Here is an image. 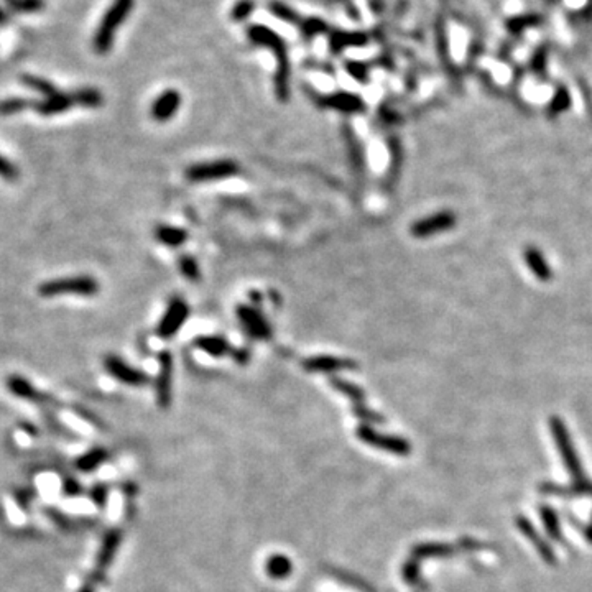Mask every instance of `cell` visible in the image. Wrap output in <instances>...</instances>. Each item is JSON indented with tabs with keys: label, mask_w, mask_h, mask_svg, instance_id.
Wrapping results in <instances>:
<instances>
[{
	"label": "cell",
	"mask_w": 592,
	"mask_h": 592,
	"mask_svg": "<svg viewBox=\"0 0 592 592\" xmlns=\"http://www.w3.org/2000/svg\"><path fill=\"white\" fill-rule=\"evenodd\" d=\"M568 107H569V94H568V91L559 89L558 94L555 96V99L551 100L550 111L553 114H559V112H563L564 109H568Z\"/></svg>",
	"instance_id": "cell-39"
},
{
	"label": "cell",
	"mask_w": 592,
	"mask_h": 592,
	"mask_svg": "<svg viewBox=\"0 0 592 592\" xmlns=\"http://www.w3.org/2000/svg\"><path fill=\"white\" fill-rule=\"evenodd\" d=\"M519 526H520L521 532H523L525 535H528V537L532 538V541L535 543V545H537L539 553H541V555H543V558H545L548 561V563H553V561H555V556H553V553H551L550 548H548L545 545V543L541 541V539H538L537 532H535V530H533L532 523H530L528 520L521 519V517H520V519H519Z\"/></svg>",
	"instance_id": "cell-32"
},
{
	"label": "cell",
	"mask_w": 592,
	"mask_h": 592,
	"mask_svg": "<svg viewBox=\"0 0 592 592\" xmlns=\"http://www.w3.org/2000/svg\"><path fill=\"white\" fill-rule=\"evenodd\" d=\"M541 517H543V521H545V525H546L548 533H550L555 539L561 541V532L558 528L559 523H558V519H556L555 512H551L548 507H541Z\"/></svg>",
	"instance_id": "cell-37"
},
{
	"label": "cell",
	"mask_w": 592,
	"mask_h": 592,
	"mask_svg": "<svg viewBox=\"0 0 592 592\" xmlns=\"http://www.w3.org/2000/svg\"><path fill=\"white\" fill-rule=\"evenodd\" d=\"M188 316H190V306L181 298H173L170 301L168 308H166L163 318L156 328V334L161 339H170L179 331V328L186 323Z\"/></svg>",
	"instance_id": "cell-8"
},
{
	"label": "cell",
	"mask_w": 592,
	"mask_h": 592,
	"mask_svg": "<svg viewBox=\"0 0 592 592\" xmlns=\"http://www.w3.org/2000/svg\"><path fill=\"white\" fill-rule=\"evenodd\" d=\"M255 10V2L253 0H239L234 3L231 10V20L232 21H244L247 20Z\"/></svg>",
	"instance_id": "cell-33"
},
{
	"label": "cell",
	"mask_w": 592,
	"mask_h": 592,
	"mask_svg": "<svg viewBox=\"0 0 592 592\" xmlns=\"http://www.w3.org/2000/svg\"><path fill=\"white\" fill-rule=\"evenodd\" d=\"M247 38L250 43L257 46L269 48L273 51L276 60V71H275V96L282 102H287L289 99V79H291V63H289L288 48L285 39L275 33L273 30L269 28L267 25H249L247 26Z\"/></svg>",
	"instance_id": "cell-1"
},
{
	"label": "cell",
	"mask_w": 592,
	"mask_h": 592,
	"mask_svg": "<svg viewBox=\"0 0 592 592\" xmlns=\"http://www.w3.org/2000/svg\"><path fill=\"white\" fill-rule=\"evenodd\" d=\"M105 458V453L102 449H96L89 453L87 456H84L81 460L78 463V466L82 469V471H91V469L98 467L100 463H102Z\"/></svg>",
	"instance_id": "cell-38"
},
{
	"label": "cell",
	"mask_w": 592,
	"mask_h": 592,
	"mask_svg": "<svg viewBox=\"0 0 592 592\" xmlns=\"http://www.w3.org/2000/svg\"><path fill=\"white\" fill-rule=\"evenodd\" d=\"M453 548L447 545H441V543H427V545H420L413 550V559H423L428 556H447L453 555Z\"/></svg>",
	"instance_id": "cell-29"
},
{
	"label": "cell",
	"mask_w": 592,
	"mask_h": 592,
	"mask_svg": "<svg viewBox=\"0 0 592 592\" xmlns=\"http://www.w3.org/2000/svg\"><path fill=\"white\" fill-rule=\"evenodd\" d=\"M331 384L336 390H339V392L348 395L349 400L352 402L354 413L357 415L359 418L364 421H368V423H384V418H382L380 415L374 413V411L368 410L366 406V403H364V392L357 387V385H352L349 384V382L337 379V377H332Z\"/></svg>",
	"instance_id": "cell-12"
},
{
	"label": "cell",
	"mask_w": 592,
	"mask_h": 592,
	"mask_svg": "<svg viewBox=\"0 0 592 592\" xmlns=\"http://www.w3.org/2000/svg\"><path fill=\"white\" fill-rule=\"evenodd\" d=\"M118 543H120V532H118V530H112V532L105 537L104 545L100 548V553L98 556V569H96L94 577H102L104 571L109 568V564H111Z\"/></svg>",
	"instance_id": "cell-20"
},
{
	"label": "cell",
	"mask_w": 592,
	"mask_h": 592,
	"mask_svg": "<svg viewBox=\"0 0 592 592\" xmlns=\"http://www.w3.org/2000/svg\"><path fill=\"white\" fill-rule=\"evenodd\" d=\"M73 105H74L73 94L58 91L56 94L50 96V98H45L43 100H39V102H35L33 109L39 114V116L50 117V116H58V114L69 111Z\"/></svg>",
	"instance_id": "cell-18"
},
{
	"label": "cell",
	"mask_w": 592,
	"mask_h": 592,
	"mask_svg": "<svg viewBox=\"0 0 592 592\" xmlns=\"http://www.w3.org/2000/svg\"><path fill=\"white\" fill-rule=\"evenodd\" d=\"M390 153H392V165H390L388 184H392L395 181V174L398 173L402 163V148L398 140H390Z\"/></svg>",
	"instance_id": "cell-36"
},
{
	"label": "cell",
	"mask_w": 592,
	"mask_h": 592,
	"mask_svg": "<svg viewBox=\"0 0 592 592\" xmlns=\"http://www.w3.org/2000/svg\"><path fill=\"white\" fill-rule=\"evenodd\" d=\"M298 28H300L303 38H305L306 42H311V39L318 37V35L329 33L331 26L321 19H301L300 24H298Z\"/></svg>",
	"instance_id": "cell-26"
},
{
	"label": "cell",
	"mask_w": 592,
	"mask_h": 592,
	"mask_svg": "<svg viewBox=\"0 0 592 592\" xmlns=\"http://www.w3.org/2000/svg\"><path fill=\"white\" fill-rule=\"evenodd\" d=\"M155 237L158 242L166 245V247H179L188 240V232L178 229V227L158 226L155 229Z\"/></svg>",
	"instance_id": "cell-22"
},
{
	"label": "cell",
	"mask_w": 592,
	"mask_h": 592,
	"mask_svg": "<svg viewBox=\"0 0 592 592\" xmlns=\"http://www.w3.org/2000/svg\"><path fill=\"white\" fill-rule=\"evenodd\" d=\"M104 367L114 379H117L125 385H132V387H143V385H147L148 380H150V377L147 374H143L138 368L129 366V364L122 361L116 354L105 355Z\"/></svg>",
	"instance_id": "cell-9"
},
{
	"label": "cell",
	"mask_w": 592,
	"mask_h": 592,
	"mask_svg": "<svg viewBox=\"0 0 592 592\" xmlns=\"http://www.w3.org/2000/svg\"><path fill=\"white\" fill-rule=\"evenodd\" d=\"M346 140H348L349 156H350V161H352L355 173H357L359 177H362L364 168H366V161H364V153H362L361 143H359L357 138H355L354 135L350 134V129H346Z\"/></svg>",
	"instance_id": "cell-27"
},
{
	"label": "cell",
	"mask_w": 592,
	"mask_h": 592,
	"mask_svg": "<svg viewBox=\"0 0 592 592\" xmlns=\"http://www.w3.org/2000/svg\"><path fill=\"white\" fill-rule=\"evenodd\" d=\"M12 21V13L7 10L6 7L0 6V28L7 26Z\"/></svg>",
	"instance_id": "cell-41"
},
{
	"label": "cell",
	"mask_w": 592,
	"mask_h": 592,
	"mask_svg": "<svg viewBox=\"0 0 592 592\" xmlns=\"http://www.w3.org/2000/svg\"><path fill=\"white\" fill-rule=\"evenodd\" d=\"M239 173V165L232 160H217L210 161V163H199L192 165L186 170V178L190 181L203 183V181H214V179H222L234 177Z\"/></svg>",
	"instance_id": "cell-6"
},
{
	"label": "cell",
	"mask_w": 592,
	"mask_h": 592,
	"mask_svg": "<svg viewBox=\"0 0 592 592\" xmlns=\"http://www.w3.org/2000/svg\"><path fill=\"white\" fill-rule=\"evenodd\" d=\"M81 592H94V584H92V582H87V584L81 589Z\"/></svg>",
	"instance_id": "cell-43"
},
{
	"label": "cell",
	"mask_w": 592,
	"mask_h": 592,
	"mask_svg": "<svg viewBox=\"0 0 592 592\" xmlns=\"http://www.w3.org/2000/svg\"><path fill=\"white\" fill-rule=\"evenodd\" d=\"M178 267L184 278L191 280V282H197V280H199V267H197V262L190 255L179 257Z\"/></svg>",
	"instance_id": "cell-34"
},
{
	"label": "cell",
	"mask_w": 592,
	"mask_h": 592,
	"mask_svg": "<svg viewBox=\"0 0 592 592\" xmlns=\"http://www.w3.org/2000/svg\"><path fill=\"white\" fill-rule=\"evenodd\" d=\"M160 372L156 379V400L161 408H166L171 402V377H173V355L163 350L158 355Z\"/></svg>",
	"instance_id": "cell-13"
},
{
	"label": "cell",
	"mask_w": 592,
	"mask_h": 592,
	"mask_svg": "<svg viewBox=\"0 0 592 592\" xmlns=\"http://www.w3.org/2000/svg\"><path fill=\"white\" fill-rule=\"evenodd\" d=\"M20 81L21 84L30 87V89L35 91L39 96H43V98H50V96L58 92L56 86L53 84L51 81H48L45 78L33 76V74H24V76H20Z\"/></svg>",
	"instance_id": "cell-24"
},
{
	"label": "cell",
	"mask_w": 592,
	"mask_h": 592,
	"mask_svg": "<svg viewBox=\"0 0 592 592\" xmlns=\"http://www.w3.org/2000/svg\"><path fill=\"white\" fill-rule=\"evenodd\" d=\"M267 573L270 574L271 577L275 579H282L287 577L289 573H291V561L288 558H285L282 555H276L271 556L269 559V563H267Z\"/></svg>",
	"instance_id": "cell-30"
},
{
	"label": "cell",
	"mask_w": 592,
	"mask_h": 592,
	"mask_svg": "<svg viewBox=\"0 0 592 592\" xmlns=\"http://www.w3.org/2000/svg\"><path fill=\"white\" fill-rule=\"evenodd\" d=\"M235 313H237V318H239L240 326L244 328L245 334L249 337H252V339H257V341L270 339L271 326L260 311L252 308V306L240 305L237 306Z\"/></svg>",
	"instance_id": "cell-7"
},
{
	"label": "cell",
	"mask_w": 592,
	"mask_h": 592,
	"mask_svg": "<svg viewBox=\"0 0 592 592\" xmlns=\"http://www.w3.org/2000/svg\"><path fill=\"white\" fill-rule=\"evenodd\" d=\"M550 427H551L553 434H555L556 442H558L561 454H563V458H564V464L568 466L569 472H571L573 477H574V485H573V489H568V494L569 495H573V494H591L592 495V482H589L584 476H582L581 463H579L577 456H576V453H574V447L571 445V440H569L568 429H566L563 421H561L559 418H551Z\"/></svg>",
	"instance_id": "cell-3"
},
{
	"label": "cell",
	"mask_w": 592,
	"mask_h": 592,
	"mask_svg": "<svg viewBox=\"0 0 592 592\" xmlns=\"http://www.w3.org/2000/svg\"><path fill=\"white\" fill-rule=\"evenodd\" d=\"M357 436L361 438L364 442H367V445H372V446L379 447V449L388 451V453H393V454L405 456V454H410V451H411L410 442L402 440V438L384 436V434L375 433L374 429H372L370 427H366V424H364V427H359Z\"/></svg>",
	"instance_id": "cell-11"
},
{
	"label": "cell",
	"mask_w": 592,
	"mask_h": 592,
	"mask_svg": "<svg viewBox=\"0 0 592 592\" xmlns=\"http://www.w3.org/2000/svg\"><path fill=\"white\" fill-rule=\"evenodd\" d=\"M7 388L10 390L13 395H17V397L25 398V400L33 402V403H42V405H45V403L55 402V398L50 397V395L39 392V390L35 388L28 380L24 379V377H20V375L8 377Z\"/></svg>",
	"instance_id": "cell-16"
},
{
	"label": "cell",
	"mask_w": 592,
	"mask_h": 592,
	"mask_svg": "<svg viewBox=\"0 0 592 592\" xmlns=\"http://www.w3.org/2000/svg\"><path fill=\"white\" fill-rule=\"evenodd\" d=\"M37 100L26 99V98H7L0 100V116H13V114H20L26 109L35 107Z\"/></svg>",
	"instance_id": "cell-28"
},
{
	"label": "cell",
	"mask_w": 592,
	"mask_h": 592,
	"mask_svg": "<svg viewBox=\"0 0 592 592\" xmlns=\"http://www.w3.org/2000/svg\"><path fill=\"white\" fill-rule=\"evenodd\" d=\"M19 174H20L19 168H17L13 163H10L7 158L0 155V177L8 179V181H15V179L19 178Z\"/></svg>",
	"instance_id": "cell-40"
},
{
	"label": "cell",
	"mask_w": 592,
	"mask_h": 592,
	"mask_svg": "<svg viewBox=\"0 0 592 592\" xmlns=\"http://www.w3.org/2000/svg\"><path fill=\"white\" fill-rule=\"evenodd\" d=\"M196 348H199L210 357H224V355L234 352L231 349V344L224 337L217 336H201L195 341Z\"/></svg>",
	"instance_id": "cell-21"
},
{
	"label": "cell",
	"mask_w": 592,
	"mask_h": 592,
	"mask_svg": "<svg viewBox=\"0 0 592 592\" xmlns=\"http://www.w3.org/2000/svg\"><path fill=\"white\" fill-rule=\"evenodd\" d=\"M134 7L135 0H112L111 7L105 10L104 17L99 21L98 30H96L94 37H92V48H94L98 55L104 56L112 50L116 32L129 19Z\"/></svg>",
	"instance_id": "cell-2"
},
{
	"label": "cell",
	"mask_w": 592,
	"mask_h": 592,
	"mask_svg": "<svg viewBox=\"0 0 592 592\" xmlns=\"http://www.w3.org/2000/svg\"><path fill=\"white\" fill-rule=\"evenodd\" d=\"M523 258L525 263L528 265V269L532 270V273L537 276L539 282H548L551 280L553 271L548 265L545 255L537 247H526L523 250Z\"/></svg>",
	"instance_id": "cell-19"
},
{
	"label": "cell",
	"mask_w": 592,
	"mask_h": 592,
	"mask_svg": "<svg viewBox=\"0 0 592 592\" xmlns=\"http://www.w3.org/2000/svg\"><path fill=\"white\" fill-rule=\"evenodd\" d=\"M308 96L311 100L321 109H331L346 116H352V114H364L367 105L359 94L349 91H336L332 94H321V92L308 89Z\"/></svg>",
	"instance_id": "cell-5"
},
{
	"label": "cell",
	"mask_w": 592,
	"mask_h": 592,
	"mask_svg": "<svg viewBox=\"0 0 592 592\" xmlns=\"http://www.w3.org/2000/svg\"><path fill=\"white\" fill-rule=\"evenodd\" d=\"M2 2L8 12L17 15H28L45 8V0H2Z\"/></svg>",
	"instance_id": "cell-25"
},
{
	"label": "cell",
	"mask_w": 592,
	"mask_h": 592,
	"mask_svg": "<svg viewBox=\"0 0 592 592\" xmlns=\"http://www.w3.org/2000/svg\"><path fill=\"white\" fill-rule=\"evenodd\" d=\"M456 226V216L451 210H441V213L431 214V216L420 219L411 226V234L416 239H428L434 234H440V232L451 231Z\"/></svg>",
	"instance_id": "cell-10"
},
{
	"label": "cell",
	"mask_w": 592,
	"mask_h": 592,
	"mask_svg": "<svg viewBox=\"0 0 592 592\" xmlns=\"http://www.w3.org/2000/svg\"><path fill=\"white\" fill-rule=\"evenodd\" d=\"M269 10L271 12V15H275L276 19L287 21V24H293L296 25L301 21V17L298 15V13L293 10V8H289L288 6H285L283 2H278V0H271L269 3Z\"/></svg>",
	"instance_id": "cell-31"
},
{
	"label": "cell",
	"mask_w": 592,
	"mask_h": 592,
	"mask_svg": "<svg viewBox=\"0 0 592 592\" xmlns=\"http://www.w3.org/2000/svg\"><path fill=\"white\" fill-rule=\"evenodd\" d=\"M344 68L346 71L354 79H357L359 82H362V84H367L368 82V69H370V66L367 63H361V61H346Z\"/></svg>",
	"instance_id": "cell-35"
},
{
	"label": "cell",
	"mask_w": 592,
	"mask_h": 592,
	"mask_svg": "<svg viewBox=\"0 0 592 592\" xmlns=\"http://www.w3.org/2000/svg\"><path fill=\"white\" fill-rule=\"evenodd\" d=\"M181 105V94L177 89H166L153 100L150 114L156 122H168L177 116Z\"/></svg>",
	"instance_id": "cell-14"
},
{
	"label": "cell",
	"mask_w": 592,
	"mask_h": 592,
	"mask_svg": "<svg viewBox=\"0 0 592 592\" xmlns=\"http://www.w3.org/2000/svg\"><path fill=\"white\" fill-rule=\"evenodd\" d=\"M98 293H99V282L94 278V276H89V275L50 280V282L42 283L38 287V295L43 298H53L60 295L96 296Z\"/></svg>",
	"instance_id": "cell-4"
},
{
	"label": "cell",
	"mask_w": 592,
	"mask_h": 592,
	"mask_svg": "<svg viewBox=\"0 0 592 592\" xmlns=\"http://www.w3.org/2000/svg\"><path fill=\"white\" fill-rule=\"evenodd\" d=\"M71 94L74 99V105H81V107L98 109L104 104L102 92L96 89V87H81V89H76L71 92Z\"/></svg>",
	"instance_id": "cell-23"
},
{
	"label": "cell",
	"mask_w": 592,
	"mask_h": 592,
	"mask_svg": "<svg viewBox=\"0 0 592 592\" xmlns=\"http://www.w3.org/2000/svg\"><path fill=\"white\" fill-rule=\"evenodd\" d=\"M357 364L350 359H339L334 355H319V357H310L305 361V368L308 372H319V374H329V372L339 370H352Z\"/></svg>",
	"instance_id": "cell-15"
},
{
	"label": "cell",
	"mask_w": 592,
	"mask_h": 592,
	"mask_svg": "<svg viewBox=\"0 0 592 592\" xmlns=\"http://www.w3.org/2000/svg\"><path fill=\"white\" fill-rule=\"evenodd\" d=\"M104 500H105V489L104 487H98V489H96V502H98L99 505H104Z\"/></svg>",
	"instance_id": "cell-42"
},
{
	"label": "cell",
	"mask_w": 592,
	"mask_h": 592,
	"mask_svg": "<svg viewBox=\"0 0 592 592\" xmlns=\"http://www.w3.org/2000/svg\"><path fill=\"white\" fill-rule=\"evenodd\" d=\"M329 50L332 55H339L346 48L364 46L368 43V35L364 32H344V30H329Z\"/></svg>",
	"instance_id": "cell-17"
}]
</instances>
